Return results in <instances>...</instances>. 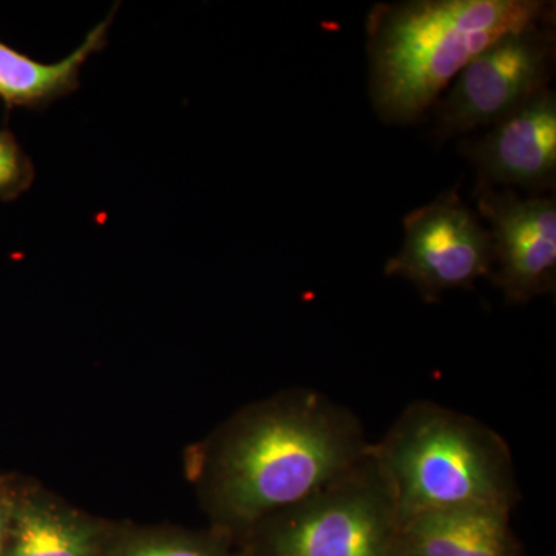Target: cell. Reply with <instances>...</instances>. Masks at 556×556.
<instances>
[{
  "mask_svg": "<svg viewBox=\"0 0 556 556\" xmlns=\"http://www.w3.org/2000/svg\"><path fill=\"white\" fill-rule=\"evenodd\" d=\"M555 22L547 0H404L365 21L369 98L383 123L415 124L478 54L510 33Z\"/></svg>",
  "mask_w": 556,
  "mask_h": 556,
  "instance_id": "1",
  "label": "cell"
},
{
  "mask_svg": "<svg viewBox=\"0 0 556 556\" xmlns=\"http://www.w3.org/2000/svg\"><path fill=\"white\" fill-rule=\"evenodd\" d=\"M371 447L348 409L303 391L232 434L219 459V500L241 521L278 514L345 475Z\"/></svg>",
  "mask_w": 556,
  "mask_h": 556,
  "instance_id": "2",
  "label": "cell"
},
{
  "mask_svg": "<svg viewBox=\"0 0 556 556\" xmlns=\"http://www.w3.org/2000/svg\"><path fill=\"white\" fill-rule=\"evenodd\" d=\"M372 457L393 492L399 526L416 515L468 506L514 507V459L492 428L431 402L409 405Z\"/></svg>",
  "mask_w": 556,
  "mask_h": 556,
  "instance_id": "3",
  "label": "cell"
},
{
  "mask_svg": "<svg viewBox=\"0 0 556 556\" xmlns=\"http://www.w3.org/2000/svg\"><path fill=\"white\" fill-rule=\"evenodd\" d=\"M278 514L269 535L270 556H399L396 503L371 452L336 481Z\"/></svg>",
  "mask_w": 556,
  "mask_h": 556,
  "instance_id": "4",
  "label": "cell"
},
{
  "mask_svg": "<svg viewBox=\"0 0 556 556\" xmlns=\"http://www.w3.org/2000/svg\"><path fill=\"white\" fill-rule=\"evenodd\" d=\"M555 22L510 33L478 54L433 105V137L492 127L551 89L556 62Z\"/></svg>",
  "mask_w": 556,
  "mask_h": 556,
  "instance_id": "5",
  "label": "cell"
},
{
  "mask_svg": "<svg viewBox=\"0 0 556 556\" xmlns=\"http://www.w3.org/2000/svg\"><path fill=\"white\" fill-rule=\"evenodd\" d=\"M493 263L492 236L450 189L405 215L404 243L386 274L409 281L426 302H438L450 289H471L492 276Z\"/></svg>",
  "mask_w": 556,
  "mask_h": 556,
  "instance_id": "6",
  "label": "cell"
},
{
  "mask_svg": "<svg viewBox=\"0 0 556 556\" xmlns=\"http://www.w3.org/2000/svg\"><path fill=\"white\" fill-rule=\"evenodd\" d=\"M479 215L490 223L493 266L490 278L510 305L551 294L556 285V201L551 197L518 195L478 182Z\"/></svg>",
  "mask_w": 556,
  "mask_h": 556,
  "instance_id": "7",
  "label": "cell"
},
{
  "mask_svg": "<svg viewBox=\"0 0 556 556\" xmlns=\"http://www.w3.org/2000/svg\"><path fill=\"white\" fill-rule=\"evenodd\" d=\"M460 152L473 163L478 182L522 188L532 195L556 186V94L547 89L501 119Z\"/></svg>",
  "mask_w": 556,
  "mask_h": 556,
  "instance_id": "8",
  "label": "cell"
},
{
  "mask_svg": "<svg viewBox=\"0 0 556 556\" xmlns=\"http://www.w3.org/2000/svg\"><path fill=\"white\" fill-rule=\"evenodd\" d=\"M510 511L468 506L416 515L399 527V556H519Z\"/></svg>",
  "mask_w": 556,
  "mask_h": 556,
  "instance_id": "9",
  "label": "cell"
},
{
  "mask_svg": "<svg viewBox=\"0 0 556 556\" xmlns=\"http://www.w3.org/2000/svg\"><path fill=\"white\" fill-rule=\"evenodd\" d=\"M116 10L115 7L104 21L91 28L79 49L56 64L31 60L28 54L0 40V101L5 108V119L14 109L39 112L79 90L80 68L91 54L108 47Z\"/></svg>",
  "mask_w": 556,
  "mask_h": 556,
  "instance_id": "10",
  "label": "cell"
},
{
  "mask_svg": "<svg viewBox=\"0 0 556 556\" xmlns=\"http://www.w3.org/2000/svg\"><path fill=\"white\" fill-rule=\"evenodd\" d=\"M5 556H94L89 530L46 508L24 507L16 514Z\"/></svg>",
  "mask_w": 556,
  "mask_h": 556,
  "instance_id": "11",
  "label": "cell"
},
{
  "mask_svg": "<svg viewBox=\"0 0 556 556\" xmlns=\"http://www.w3.org/2000/svg\"><path fill=\"white\" fill-rule=\"evenodd\" d=\"M36 167L13 131L0 129V201L11 203L31 189Z\"/></svg>",
  "mask_w": 556,
  "mask_h": 556,
  "instance_id": "12",
  "label": "cell"
},
{
  "mask_svg": "<svg viewBox=\"0 0 556 556\" xmlns=\"http://www.w3.org/2000/svg\"><path fill=\"white\" fill-rule=\"evenodd\" d=\"M127 556H222L207 548L182 543H148L130 548Z\"/></svg>",
  "mask_w": 556,
  "mask_h": 556,
  "instance_id": "13",
  "label": "cell"
},
{
  "mask_svg": "<svg viewBox=\"0 0 556 556\" xmlns=\"http://www.w3.org/2000/svg\"><path fill=\"white\" fill-rule=\"evenodd\" d=\"M10 515L9 497L5 496V493L0 492V555H2L3 546H5L7 533H9Z\"/></svg>",
  "mask_w": 556,
  "mask_h": 556,
  "instance_id": "14",
  "label": "cell"
}]
</instances>
